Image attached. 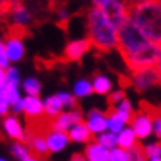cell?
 Listing matches in <instances>:
<instances>
[{"label":"cell","instance_id":"obj_1","mask_svg":"<svg viewBox=\"0 0 161 161\" xmlns=\"http://www.w3.org/2000/svg\"><path fill=\"white\" fill-rule=\"evenodd\" d=\"M117 50L130 73L155 67L160 56V46L151 43L129 18L117 30Z\"/></svg>","mask_w":161,"mask_h":161},{"label":"cell","instance_id":"obj_2","mask_svg":"<svg viewBox=\"0 0 161 161\" xmlns=\"http://www.w3.org/2000/svg\"><path fill=\"white\" fill-rule=\"evenodd\" d=\"M87 39L92 47L102 53L117 49V28L99 8H92L87 12Z\"/></svg>","mask_w":161,"mask_h":161},{"label":"cell","instance_id":"obj_3","mask_svg":"<svg viewBox=\"0 0 161 161\" xmlns=\"http://www.w3.org/2000/svg\"><path fill=\"white\" fill-rule=\"evenodd\" d=\"M129 19L151 43L161 46V6L155 0H141L129 8Z\"/></svg>","mask_w":161,"mask_h":161},{"label":"cell","instance_id":"obj_4","mask_svg":"<svg viewBox=\"0 0 161 161\" xmlns=\"http://www.w3.org/2000/svg\"><path fill=\"white\" fill-rule=\"evenodd\" d=\"M24 33L25 30L16 28V27H10L9 31H8L6 40L3 43H5L6 55H8L9 62H18L24 56L25 47H24V40H22Z\"/></svg>","mask_w":161,"mask_h":161},{"label":"cell","instance_id":"obj_5","mask_svg":"<svg viewBox=\"0 0 161 161\" xmlns=\"http://www.w3.org/2000/svg\"><path fill=\"white\" fill-rule=\"evenodd\" d=\"M129 80H130V84L136 89L137 92H145V90L154 87V86H161L160 75H158V73L155 71L154 67L133 71V73H130Z\"/></svg>","mask_w":161,"mask_h":161},{"label":"cell","instance_id":"obj_6","mask_svg":"<svg viewBox=\"0 0 161 161\" xmlns=\"http://www.w3.org/2000/svg\"><path fill=\"white\" fill-rule=\"evenodd\" d=\"M130 129L133 130L137 139H147L152 133V118L151 114L148 112L147 107L143 105V102H141L139 111L133 114L132 121H130Z\"/></svg>","mask_w":161,"mask_h":161},{"label":"cell","instance_id":"obj_7","mask_svg":"<svg viewBox=\"0 0 161 161\" xmlns=\"http://www.w3.org/2000/svg\"><path fill=\"white\" fill-rule=\"evenodd\" d=\"M83 121V114L78 108H73L69 111L61 112L58 117L49 121V130H58V132H68L77 123Z\"/></svg>","mask_w":161,"mask_h":161},{"label":"cell","instance_id":"obj_8","mask_svg":"<svg viewBox=\"0 0 161 161\" xmlns=\"http://www.w3.org/2000/svg\"><path fill=\"white\" fill-rule=\"evenodd\" d=\"M8 18L10 21V27H16V28H22V30H25L33 22V14L25 6L22 0H15Z\"/></svg>","mask_w":161,"mask_h":161},{"label":"cell","instance_id":"obj_9","mask_svg":"<svg viewBox=\"0 0 161 161\" xmlns=\"http://www.w3.org/2000/svg\"><path fill=\"white\" fill-rule=\"evenodd\" d=\"M28 118V126L31 124H39V123L47 120L44 117L43 101L39 96H25L24 98V111Z\"/></svg>","mask_w":161,"mask_h":161},{"label":"cell","instance_id":"obj_10","mask_svg":"<svg viewBox=\"0 0 161 161\" xmlns=\"http://www.w3.org/2000/svg\"><path fill=\"white\" fill-rule=\"evenodd\" d=\"M92 47V44L89 42V39H77L69 42L67 46H65V50H64V59L68 61V62H77L83 58L84 55L87 53Z\"/></svg>","mask_w":161,"mask_h":161},{"label":"cell","instance_id":"obj_11","mask_svg":"<svg viewBox=\"0 0 161 161\" xmlns=\"http://www.w3.org/2000/svg\"><path fill=\"white\" fill-rule=\"evenodd\" d=\"M87 126L89 132L95 135H101V133L107 132V114L99 109H90L87 112V120L84 123Z\"/></svg>","mask_w":161,"mask_h":161},{"label":"cell","instance_id":"obj_12","mask_svg":"<svg viewBox=\"0 0 161 161\" xmlns=\"http://www.w3.org/2000/svg\"><path fill=\"white\" fill-rule=\"evenodd\" d=\"M69 143L68 135L58 130H47L46 132V145L49 152H61Z\"/></svg>","mask_w":161,"mask_h":161},{"label":"cell","instance_id":"obj_13","mask_svg":"<svg viewBox=\"0 0 161 161\" xmlns=\"http://www.w3.org/2000/svg\"><path fill=\"white\" fill-rule=\"evenodd\" d=\"M3 129H5V132L8 133V136H10L12 139L21 142V143H25V142H27V135H25V132H24V127L21 126L19 120L15 117V115H9V117L5 118Z\"/></svg>","mask_w":161,"mask_h":161},{"label":"cell","instance_id":"obj_14","mask_svg":"<svg viewBox=\"0 0 161 161\" xmlns=\"http://www.w3.org/2000/svg\"><path fill=\"white\" fill-rule=\"evenodd\" d=\"M68 139L73 142H77V143H90L93 139V135L89 132L87 126L84 124V121L77 123L75 126H73L68 132Z\"/></svg>","mask_w":161,"mask_h":161},{"label":"cell","instance_id":"obj_15","mask_svg":"<svg viewBox=\"0 0 161 161\" xmlns=\"http://www.w3.org/2000/svg\"><path fill=\"white\" fill-rule=\"evenodd\" d=\"M108 151L107 148L101 147L98 142H90L84 149V158L86 161H108Z\"/></svg>","mask_w":161,"mask_h":161},{"label":"cell","instance_id":"obj_16","mask_svg":"<svg viewBox=\"0 0 161 161\" xmlns=\"http://www.w3.org/2000/svg\"><path fill=\"white\" fill-rule=\"evenodd\" d=\"M43 109H44V117L50 121V120L56 118L64 111V105L59 101L58 95H53V96H49V98H46L43 101Z\"/></svg>","mask_w":161,"mask_h":161},{"label":"cell","instance_id":"obj_17","mask_svg":"<svg viewBox=\"0 0 161 161\" xmlns=\"http://www.w3.org/2000/svg\"><path fill=\"white\" fill-rule=\"evenodd\" d=\"M137 137L135 136V133L130 127H124L121 132L117 135V148H121L124 151L132 149L135 145H137Z\"/></svg>","mask_w":161,"mask_h":161},{"label":"cell","instance_id":"obj_18","mask_svg":"<svg viewBox=\"0 0 161 161\" xmlns=\"http://www.w3.org/2000/svg\"><path fill=\"white\" fill-rule=\"evenodd\" d=\"M92 89L98 95H109L112 89L111 78L103 75V74H95V77L92 80Z\"/></svg>","mask_w":161,"mask_h":161},{"label":"cell","instance_id":"obj_19","mask_svg":"<svg viewBox=\"0 0 161 161\" xmlns=\"http://www.w3.org/2000/svg\"><path fill=\"white\" fill-rule=\"evenodd\" d=\"M105 114H107V130L108 132H111V133H114V135H118V133L126 127L124 120L118 115L117 112L112 111L111 108H109Z\"/></svg>","mask_w":161,"mask_h":161},{"label":"cell","instance_id":"obj_20","mask_svg":"<svg viewBox=\"0 0 161 161\" xmlns=\"http://www.w3.org/2000/svg\"><path fill=\"white\" fill-rule=\"evenodd\" d=\"M111 109L114 112H117L118 115H120V117L124 120V123H126V124H130L133 114H135V109H133L132 103L129 102L127 99H123V101H120L117 105L111 107Z\"/></svg>","mask_w":161,"mask_h":161},{"label":"cell","instance_id":"obj_21","mask_svg":"<svg viewBox=\"0 0 161 161\" xmlns=\"http://www.w3.org/2000/svg\"><path fill=\"white\" fill-rule=\"evenodd\" d=\"M143 105L147 107L148 112L151 114L152 118V133L155 135L158 139H161V108L152 107L148 102H143Z\"/></svg>","mask_w":161,"mask_h":161},{"label":"cell","instance_id":"obj_22","mask_svg":"<svg viewBox=\"0 0 161 161\" xmlns=\"http://www.w3.org/2000/svg\"><path fill=\"white\" fill-rule=\"evenodd\" d=\"M2 98L5 99L9 105L16 103L21 99L19 87H18V86H14V84H10V83H6L5 87L2 89Z\"/></svg>","mask_w":161,"mask_h":161},{"label":"cell","instance_id":"obj_23","mask_svg":"<svg viewBox=\"0 0 161 161\" xmlns=\"http://www.w3.org/2000/svg\"><path fill=\"white\" fill-rule=\"evenodd\" d=\"M90 93H93V89H92V83L89 80L80 78V80L75 81L74 89H73V95L75 98H86Z\"/></svg>","mask_w":161,"mask_h":161},{"label":"cell","instance_id":"obj_24","mask_svg":"<svg viewBox=\"0 0 161 161\" xmlns=\"http://www.w3.org/2000/svg\"><path fill=\"white\" fill-rule=\"evenodd\" d=\"M96 142L101 147L107 148L108 151H111L114 148H117V135H114L111 132H103L96 137Z\"/></svg>","mask_w":161,"mask_h":161},{"label":"cell","instance_id":"obj_25","mask_svg":"<svg viewBox=\"0 0 161 161\" xmlns=\"http://www.w3.org/2000/svg\"><path fill=\"white\" fill-rule=\"evenodd\" d=\"M22 87L27 92V96H39L40 90H42V84H40V81L37 78L30 77L22 83Z\"/></svg>","mask_w":161,"mask_h":161},{"label":"cell","instance_id":"obj_26","mask_svg":"<svg viewBox=\"0 0 161 161\" xmlns=\"http://www.w3.org/2000/svg\"><path fill=\"white\" fill-rule=\"evenodd\" d=\"M127 161H148L145 152H143V147L141 143H137L132 149L127 151Z\"/></svg>","mask_w":161,"mask_h":161},{"label":"cell","instance_id":"obj_27","mask_svg":"<svg viewBox=\"0 0 161 161\" xmlns=\"http://www.w3.org/2000/svg\"><path fill=\"white\" fill-rule=\"evenodd\" d=\"M12 152H14V155L21 161H25L28 157H31V152H30L28 147H27L25 143H21V142H16L14 147H12Z\"/></svg>","mask_w":161,"mask_h":161},{"label":"cell","instance_id":"obj_28","mask_svg":"<svg viewBox=\"0 0 161 161\" xmlns=\"http://www.w3.org/2000/svg\"><path fill=\"white\" fill-rule=\"evenodd\" d=\"M58 95L59 101L62 102L64 108H77V98L74 96L73 93H68V92H58L56 93Z\"/></svg>","mask_w":161,"mask_h":161},{"label":"cell","instance_id":"obj_29","mask_svg":"<svg viewBox=\"0 0 161 161\" xmlns=\"http://www.w3.org/2000/svg\"><path fill=\"white\" fill-rule=\"evenodd\" d=\"M143 152L149 160L161 158V142H154V143H149L147 147H143Z\"/></svg>","mask_w":161,"mask_h":161},{"label":"cell","instance_id":"obj_30","mask_svg":"<svg viewBox=\"0 0 161 161\" xmlns=\"http://www.w3.org/2000/svg\"><path fill=\"white\" fill-rule=\"evenodd\" d=\"M5 74H6V83H10V84H14V86L19 87L21 75L18 69L15 68V67H9V68L5 69Z\"/></svg>","mask_w":161,"mask_h":161},{"label":"cell","instance_id":"obj_31","mask_svg":"<svg viewBox=\"0 0 161 161\" xmlns=\"http://www.w3.org/2000/svg\"><path fill=\"white\" fill-rule=\"evenodd\" d=\"M108 161H127V151L121 148H114L108 154Z\"/></svg>","mask_w":161,"mask_h":161},{"label":"cell","instance_id":"obj_32","mask_svg":"<svg viewBox=\"0 0 161 161\" xmlns=\"http://www.w3.org/2000/svg\"><path fill=\"white\" fill-rule=\"evenodd\" d=\"M123 99H126V93H124V90H115V92H111L109 95H108V102H109V108L114 107V105H117L120 101H123Z\"/></svg>","mask_w":161,"mask_h":161},{"label":"cell","instance_id":"obj_33","mask_svg":"<svg viewBox=\"0 0 161 161\" xmlns=\"http://www.w3.org/2000/svg\"><path fill=\"white\" fill-rule=\"evenodd\" d=\"M15 0H0V21L8 18Z\"/></svg>","mask_w":161,"mask_h":161},{"label":"cell","instance_id":"obj_34","mask_svg":"<svg viewBox=\"0 0 161 161\" xmlns=\"http://www.w3.org/2000/svg\"><path fill=\"white\" fill-rule=\"evenodd\" d=\"M10 67V62L8 59V55H6V49H5V43L0 40V68H9Z\"/></svg>","mask_w":161,"mask_h":161},{"label":"cell","instance_id":"obj_35","mask_svg":"<svg viewBox=\"0 0 161 161\" xmlns=\"http://www.w3.org/2000/svg\"><path fill=\"white\" fill-rule=\"evenodd\" d=\"M10 109L14 111V114H21V112L24 111V98H21L16 103L10 105Z\"/></svg>","mask_w":161,"mask_h":161},{"label":"cell","instance_id":"obj_36","mask_svg":"<svg viewBox=\"0 0 161 161\" xmlns=\"http://www.w3.org/2000/svg\"><path fill=\"white\" fill-rule=\"evenodd\" d=\"M109 2H111V0H92L93 8H99V9H103Z\"/></svg>","mask_w":161,"mask_h":161},{"label":"cell","instance_id":"obj_37","mask_svg":"<svg viewBox=\"0 0 161 161\" xmlns=\"http://www.w3.org/2000/svg\"><path fill=\"white\" fill-rule=\"evenodd\" d=\"M56 14H58V18H59L61 21H65L67 18H68V12L64 9V8H59V9L56 10Z\"/></svg>","mask_w":161,"mask_h":161},{"label":"cell","instance_id":"obj_38","mask_svg":"<svg viewBox=\"0 0 161 161\" xmlns=\"http://www.w3.org/2000/svg\"><path fill=\"white\" fill-rule=\"evenodd\" d=\"M155 71L158 73V75H160V80H161V46H160V56H158V61H157L155 64Z\"/></svg>","mask_w":161,"mask_h":161},{"label":"cell","instance_id":"obj_39","mask_svg":"<svg viewBox=\"0 0 161 161\" xmlns=\"http://www.w3.org/2000/svg\"><path fill=\"white\" fill-rule=\"evenodd\" d=\"M69 161H86V158H84V155H81V154H75V155H73V158Z\"/></svg>","mask_w":161,"mask_h":161},{"label":"cell","instance_id":"obj_40","mask_svg":"<svg viewBox=\"0 0 161 161\" xmlns=\"http://www.w3.org/2000/svg\"><path fill=\"white\" fill-rule=\"evenodd\" d=\"M25 161H43V160H40V158H36V157L31 155V157H28V158H27Z\"/></svg>","mask_w":161,"mask_h":161},{"label":"cell","instance_id":"obj_41","mask_svg":"<svg viewBox=\"0 0 161 161\" xmlns=\"http://www.w3.org/2000/svg\"><path fill=\"white\" fill-rule=\"evenodd\" d=\"M149 161H161V158H152V160H149Z\"/></svg>","mask_w":161,"mask_h":161},{"label":"cell","instance_id":"obj_42","mask_svg":"<svg viewBox=\"0 0 161 161\" xmlns=\"http://www.w3.org/2000/svg\"><path fill=\"white\" fill-rule=\"evenodd\" d=\"M155 2H157V3H158V5L161 6V0H155Z\"/></svg>","mask_w":161,"mask_h":161},{"label":"cell","instance_id":"obj_43","mask_svg":"<svg viewBox=\"0 0 161 161\" xmlns=\"http://www.w3.org/2000/svg\"><path fill=\"white\" fill-rule=\"evenodd\" d=\"M2 99H3V98H2V90H0V101H2Z\"/></svg>","mask_w":161,"mask_h":161},{"label":"cell","instance_id":"obj_44","mask_svg":"<svg viewBox=\"0 0 161 161\" xmlns=\"http://www.w3.org/2000/svg\"><path fill=\"white\" fill-rule=\"evenodd\" d=\"M0 161H6V160H5V158H0Z\"/></svg>","mask_w":161,"mask_h":161}]
</instances>
